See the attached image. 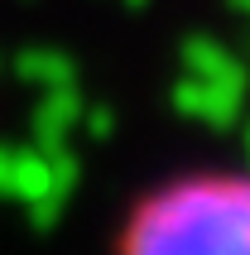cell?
<instances>
[{
  "label": "cell",
  "instance_id": "1",
  "mask_svg": "<svg viewBox=\"0 0 250 255\" xmlns=\"http://www.w3.org/2000/svg\"><path fill=\"white\" fill-rule=\"evenodd\" d=\"M125 251H250V169L183 173L125 212Z\"/></svg>",
  "mask_w": 250,
  "mask_h": 255
}]
</instances>
